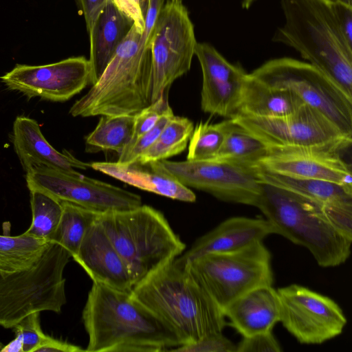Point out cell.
<instances>
[{
	"instance_id": "cell-1",
	"label": "cell",
	"mask_w": 352,
	"mask_h": 352,
	"mask_svg": "<svg viewBox=\"0 0 352 352\" xmlns=\"http://www.w3.org/2000/svg\"><path fill=\"white\" fill-rule=\"evenodd\" d=\"M82 318L85 351L159 352L182 343L175 333L131 293L93 283Z\"/></svg>"
},
{
	"instance_id": "cell-2",
	"label": "cell",
	"mask_w": 352,
	"mask_h": 352,
	"mask_svg": "<svg viewBox=\"0 0 352 352\" xmlns=\"http://www.w3.org/2000/svg\"><path fill=\"white\" fill-rule=\"evenodd\" d=\"M131 294L175 333L181 346L222 332L228 324L223 309L174 261L135 285Z\"/></svg>"
},
{
	"instance_id": "cell-3",
	"label": "cell",
	"mask_w": 352,
	"mask_h": 352,
	"mask_svg": "<svg viewBox=\"0 0 352 352\" xmlns=\"http://www.w3.org/2000/svg\"><path fill=\"white\" fill-rule=\"evenodd\" d=\"M256 207L276 234L307 248L319 266L337 267L349 258L352 236L342 229L340 212L265 183Z\"/></svg>"
},
{
	"instance_id": "cell-4",
	"label": "cell",
	"mask_w": 352,
	"mask_h": 352,
	"mask_svg": "<svg viewBox=\"0 0 352 352\" xmlns=\"http://www.w3.org/2000/svg\"><path fill=\"white\" fill-rule=\"evenodd\" d=\"M285 23L272 40L294 48L352 98V48L325 0H280Z\"/></svg>"
},
{
	"instance_id": "cell-5",
	"label": "cell",
	"mask_w": 352,
	"mask_h": 352,
	"mask_svg": "<svg viewBox=\"0 0 352 352\" xmlns=\"http://www.w3.org/2000/svg\"><path fill=\"white\" fill-rule=\"evenodd\" d=\"M133 25L99 79L71 107L74 117L135 116L152 103L150 48L140 47Z\"/></svg>"
},
{
	"instance_id": "cell-6",
	"label": "cell",
	"mask_w": 352,
	"mask_h": 352,
	"mask_svg": "<svg viewBox=\"0 0 352 352\" xmlns=\"http://www.w3.org/2000/svg\"><path fill=\"white\" fill-rule=\"evenodd\" d=\"M98 220L125 263L133 287L186 249L164 214L149 206L100 214Z\"/></svg>"
},
{
	"instance_id": "cell-7",
	"label": "cell",
	"mask_w": 352,
	"mask_h": 352,
	"mask_svg": "<svg viewBox=\"0 0 352 352\" xmlns=\"http://www.w3.org/2000/svg\"><path fill=\"white\" fill-rule=\"evenodd\" d=\"M70 258L64 248L52 242L30 269L0 270V325L12 328L33 312L60 313L67 302L63 272Z\"/></svg>"
},
{
	"instance_id": "cell-8",
	"label": "cell",
	"mask_w": 352,
	"mask_h": 352,
	"mask_svg": "<svg viewBox=\"0 0 352 352\" xmlns=\"http://www.w3.org/2000/svg\"><path fill=\"white\" fill-rule=\"evenodd\" d=\"M223 309L261 286L272 285V255L263 241L226 252L199 256L184 267Z\"/></svg>"
},
{
	"instance_id": "cell-9",
	"label": "cell",
	"mask_w": 352,
	"mask_h": 352,
	"mask_svg": "<svg viewBox=\"0 0 352 352\" xmlns=\"http://www.w3.org/2000/svg\"><path fill=\"white\" fill-rule=\"evenodd\" d=\"M267 148H317L340 153L351 144L352 136L343 132L321 111L303 103L280 117L230 118Z\"/></svg>"
},
{
	"instance_id": "cell-10",
	"label": "cell",
	"mask_w": 352,
	"mask_h": 352,
	"mask_svg": "<svg viewBox=\"0 0 352 352\" xmlns=\"http://www.w3.org/2000/svg\"><path fill=\"white\" fill-rule=\"evenodd\" d=\"M250 74L270 87L293 92L352 136V98L310 63L287 57L274 58Z\"/></svg>"
},
{
	"instance_id": "cell-11",
	"label": "cell",
	"mask_w": 352,
	"mask_h": 352,
	"mask_svg": "<svg viewBox=\"0 0 352 352\" xmlns=\"http://www.w3.org/2000/svg\"><path fill=\"white\" fill-rule=\"evenodd\" d=\"M197 42L182 2L164 4L149 42L153 69L152 102L190 69Z\"/></svg>"
},
{
	"instance_id": "cell-12",
	"label": "cell",
	"mask_w": 352,
	"mask_h": 352,
	"mask_svg": "<svg viewBox=\"0 0 352 352\" xmlns=\"http://www.w3.org/2000/svg\"><path fill=\"white\" fill-rule=\"evenodd\" d=\"M25 180L30 191H38L98 214L129 210L142 205L138 195L76 170L36 166L26 172Z\"/></svg>"
},
{
	"instance_id": "cell-13",
	"label": "cell",
	"mask_w": 352,
	"mask_h": 352,
	"mask_svg": "<svg viewBox=\"0 0 352 352\" xmlns=\"http://www.w3.org/2000/svg\"><path fill=\"white\" fill-rule=\"evenodd\" d=\"M277 292L281 305L280 322L299 343L320 344L343 332L347 319L329 297L298 284Z\"/></svg>"
},
{
	"instance_id": "cell-14",
	"label": "cell",
	"mask_w": 352,
	"mask_h": 352,
	"mask_svg": "<svg viewBox=\"0 0 352 352\" xmlns=\"http://www.w3.org/2000/svg\"><path fill=\"white\" fill-rule=\"evenodd\" d=\"M164 167L183 185L206 192L217 199L256 207L261 183L256 165L245 166L221 160H162Z\"/></svg>"
},
{
	"instance_id": "cell-15",
	"label": "cell",
	"mask_w": 352,
	"mask_h": 352,
	"mask_svg": "<svg viewBox=\"0 0 352 352\" xmlns=\"http://www.w3.org/2000/svg\"><path fill=\"white\" fill-rule=\"evenodd\" d=\"M91 68L84 56L69 57L42 65L16 64L0 76L8 89L23 94L29 100L63 102L90 84Z\"/></svg>"
},
{
	"instance_id": "cell-16",
	"label": "cell",
	"mask_w": 352,
	"mask_h": 352,
	"mask_svg": "<svg viewBox=\"0 0 352 352\" xmlns=\"http://www.w3.org/2000/svg\"><path fill=\"white\" fill-rule=\"evenodd\" d=\"M202 71L201 108L228 118L237 111L248 74L228 62L213 46L197 43L195 50Z\"/></svg>"
},
{
	"instance_id": "cell-17",
	"label": "cell",
	"mask_w": 352,
	"mask_h": 352,
	"mask_svg": "<svg viewBox=\"0 0 352 352\" xmlns=\"http://www.w3.org/2000/svg\"><path fill=\"white\" fill-rule=\"evenodd\" d=\"M257 164L271 173L327 181L352 190L351 166L338 152L304 148L270 149Z\"/></svg>"
},
{
	"instance_id": "cell-18",
	"label": "cell",
	"mask_w": 352,
	"mask_h": 352,
	"mask_svg": "<svg viewBox=\"0 0 352 352\" xmlns=\"http://www.w3.org/2000/svg\"><path fill=\"white\" fill-rule=\"evenodd\" d=\"M93 283L131 293L133 285L121 256L97 219L91 226L73 258Z\"/></svg>"
},
{
	"instance_id": "cell-19",
	"label": "cell",
	"mask_w": 352,
	"mask_h": 352,
	"mask_svg": "<svg viewBox=\"0 0 352 352\" xmlns=\"http://www.w3.org/2000/svg\"><path fill=\"white\" fill-rule=\"evenodd\" d=\"M272 234H276V230L265 218L230 217L198 238L174 263L184 267L202 255L239 250L252 243L263 241Z\"/></svg>"
},
{
	"instance_id": "cell-20",
	"label": "cell",
	"mask_w": 352,
	"mask_h": 352,
	"mask_svg": "<svg viewBox=\"0 0 352 352\" xmlns=\"http://www.w3.org/2000/svg\"><path fill=\"white\" fill-rule=\"evenodd\" d=\"M91 167L99 172L143 190L184 202H195L196 196L181 184L164 166L162 161L135 160L122 164L118 162H95Z\"/></svg>"
},
{
	"instance_id": "cell-21",
	"label": "cell",
	"mask_w": 352,
	"mask_h": 352,
	"mask_svg": "<svg viewBox=\"0 0 352 352\" xmlns=\"http://www.w3.org/2000/svg\"><path fill=\"white\" fill-rule=\"evenodd\" d=\"M23 170L26 173L36 166H45L72 171L91 167L68 151L56 150L45 139L37 121L25 116H17L10 139Z\"/></svg>"
},
{
	"instance_id": "cell-22",
	"label": "cell",
	"mask_w": 352,
	"mask_h": 352,
	"mask_svg": "<svg viewBox=\"0 0 352 352\" xmlns=\"http://www.w3.org/2000/svg\"><path fill=\"white\" fill-rule=\"evenodd\" d=\"M223 313L228 324L243 337L272 331L281 314L277 289L272 285L254 288L232 302Z\"/></svg>"
},
{
	"instance_id": "cell-23",
	"label": "cell",
	"mask_w": 352,
	"mask_h": 352,
	"mask_svg": "<svg viewBox=\"0 0 352 352\" xmlns=\"http://www.w3.org/2000/svg\"><path fill=\"white\" fill-rule=\"evenodd\" d=\"M133 25L132 21L124 15L111 0H107L88 32L91 85L99 79Z\"/></svg>"
},
{
	"instance_id": "cell-24",
	"label": "cell",
	"mask_w": 352,
	"mask_h": 352,
	"mask_svg": "<svg viewBox=\"0 0 352 352\" xmlns=\"http://www.w3.org/2000/svg\"><path fill=\"white\" fill-rule=\"evenodd\" d=\"M256 175L261 183L292 192L329 210L352 212V190L336 183L287 177L265 170L258 164Z\"/></svg>"
},
{
	"instance_id": "cell-25",
	"label": "cell",
	"mask_w": 352,
	"mask_h": 352,
	"mask_svg": "<svg viewBox=\"0 0 352 352\" xmlns=\"http://www.w3.org/2000/svg\"><path fill=\"white\" fill-rule=\"evenodd\" d=\"M303 103L293 92L270 87L248 74L235 115L280 117L293 112Z\"/></svg>"
},
{
	"instance_id": "cell-26",
	"label": "cell",
	"mask_w": 352,
	"mask_h": 352,
	"mask_svg": "<svg viewBox=\"0 0 352 352\" xmlns=\"http://www.w3.org/2000/svg\"><path fill=\"white\" fill-rule=\"evenodd\" d=\"M223 131L221 146L214 160L254 166L267 153V147L231 118L219 122Z\"/></svg>"
},
{
	"instance_id": "cell-27",
	"label": "cell",
	"mask_w": 352,
	"mask_h": 352,
	"mask_svg": "<svg viewBox=\"0 0 352 352\" xmlns=\"http://www.w3.org/2000/svg\"><path fill=\"white\" fill-rule=\"evenodd\" d=\"M51 243L25 233L19 236L0 235V270L21 272L30 269Z\"/></svg>"
},
{
	"instance_id": "cell-28",
	"label": "cell",
	"mask_w": 352,
	"mask_h": 352,
	"mask_svg": "<svg viewBox=\"0 0 352 352\" xmlns=\"http://www.w3.org/2000/svg\"><path fill=\"white\" fill-rule=\"evenodd\" d=\"M61 217L52 242L64 248L73 258L85 235L100 214L66 201H60Z\"/></svg>"
},
{
	"instance_id": "cell-29",
	"label": "cell",
	"mask_w": 352,
	"mask_h": 352,
	"mask_svg": "<svg viewBox=\"0 0 352 352\" xmlns=\"http://www.w3.org/2000/svg\"><path fill=\"white\" fill-rule=\"evenodd\" d=\"M134 116H102L85 138L87 148L114 151L119 155L131 141Z\"/></svg>"
},
{
	"instance_id": "cell-30",
	"label": "cell",
	"mask_w": 352,
	"mask_h": 352,
	"mask_svg": "<svg viewBox=\"0 0 352 352\" xmlns=\"http://www.w3.org/2000/svg\"><path fill=\"white\" fill-rule=\"evenodd\" d=\"M194 129L187 118L173 116L154 142L138 159L141 162L162 161L183 152Z\"/></svg>"
},
{
	"instance_id": "cell-31",
	"label": "cell",
	"mask_w": 352,
	"mask_h": 352,
	"mask_svg": "<svg viewBox=\"0 0 352 352\" xmlns=\"http://www.w3.org/2000/svg\"><path fill=\"white\" fill-rule=\"evenodd\" d=\"M32 222L24 232L52 242L59 223L63 207L57 199L38 191H30Z\"/></svg>"
},
{
	"instance_id": "cell-32",
	"label": "cell",
	"mask_w": 352,
	"mask_h": 352,
	"mask_svg": "<svg viewBox=\"0 0 352 352\" xmlns=\"http://www.w3.org/2000/svg\"><path fill=\"white\" fill-rule=\"evenodd\" d=\"M223 139L219 123L201 122L194 127L190 138L187 160H212L217 157Z\"/></svg>"
},
{
	"instance_id": "cell-33",
	"label": "cell",
	"mask_w": 352,
	"mask_h": 352,
	"mask_svg": "<svg viewBox=\"0 0 352 352\" xmlns=\"http://www.w3.org/2000/svg\"><path fill=\"white\" fill-rule=\"evenodd\" d=\"M173 116H174L173 112L169 106L153 129L140 135L135 141L129 143L125 147L119 154L117 162L125 164L138 160L139 157L154 143Z\"/></svg>"
},
{
	"instance_id": "cell-34",
	"label": "cell",
	"mask_w": 352,
	"mask_h": 352,
	"mask_svg": "<svg viewBox=\"0 0 352 352\" xmlns=\"http://www.w3.org/2000/svg\"><path fill=\"white\" fill-rule=\"evenodd\" d=\"M169 107L164 94L134 116L132 142L153 129Z\"/></svg>"
},
{
	"instance_id": "cell-35",
	"label": "cell",
	"mask_w": 352,
	"mask_h": 352,
	"mask_svg": "<svg viewBox=\"0 0 352 352\" xmlns=\"http://www.w3.org/2000/svg\"><path fill=\"white\" fill-rule=\"evenodd\" d=\"M39 314L36 311L28 314L14 327L15 332L21 336L23 352H35L47 336L41 328Z\"/></svg>"
},
{
	"instance_id": "cell-36",
	"label": "cell",
	"mask_w": 352,
	"mask_h": 352,
	"mask_svg": "<svg viewBox=\"0 0 352 352\" xmlns=\"http://www.w3.org/2000/svg\"><path fill=\"white\" fill-rule=\"evenodd\" d=\"M172 351L236 352V345L224 336L222 332H215L204 336L195 343L179 346Z\"/></svg>"
},
{
	"instance_id": "cell-37",
	"label": "cell",
	"mask_w": 352,
	"mask_h": 352,
	"mask_svg": "<svg viewBox=\"0 0 352 352\" xmlns=\"http://www.w3.org/2000/svg\"><path fill=\"white\" fill-rule=\"evenodd\" d=\"M281 346L272 331L243 337L236 345V352H280Z\"/></svg>"
},
{
	"instance_id": "cell-38",
	"label": "cell",
	"mask_w": 352,
	"mask_h": 352,
	"mask_svg": "<svg viewBox=\"0 0 352 352\" xmlns=\"http://www.w3.org/2000/svg\"><path fill=\"white\" fill-rule=\"evenodd\" d=\"M330 3L336 28L347 46L352 48V5Z\"/></svg>"
},
{
	"instance_id": "cell-39",
	"label": "cell",
	"mask_w": 352,
	"mask_h": 352,
	"mask_svg": "<svg viewBox=\"0 0 352 352\" xmlns=\"http://www.w3.org/2000/svg\"><path fill=\"white\" fill-rule=\"evenodd\" d=\"M116 7L132 21L136 30L142 34L144 29V15L140 0H111Z\"/></svg>"
},
{
	"instance_id": "cell-40",
	"label": "cell",
	"mask_w": 352,
	"mask_h": 352,
	"mask_svg": "<svg viewBox=\"0 0 352 352\" xmlns=\"http://www.w3.org/2000/svg\"><path fill=\"white\" fill-rule=\"evenodd\" d=\"M83 14L87 32L90 31L107 0H77Z\"/></svg>"
},
{
	"instance_id": "cell-41",
	"label": "cell",
	"mask_w": 352,
	"mask_h": 352,
	"mask_svg": "<svg viewBox=\"0 0 352 352\" xmlns=\"http://www.w3.org/2000/svg\"><path fill=\"white\" fill-rule=\"evenodd\" d=\"M80 346L47 336L35 352H82Z\"/></svg>"
},
{
	"instance_id": "cell-42",
	"label": "cell",
	"mask_w": 352,
	"mask_h": 352,
	"mask_svg": "<svg viewBox=\"0 0 352 352\" xmlns=\"http://www.w3.org/2000/svg\"><path fill=\"white\" fill-rule=\"evenodd\" d=\"M16 333V338L8 344L3 346L0 349V351L5 352H23L22 346L23 341L21 335L19 333Z\"/></svg>"
},
{
	"instance_id": "cell-43",
	"label": "cell",
	"mask_w": 352,
	"mask_h": 352,
	"mask_svg": "<svg viewBox=\"0 0 352 352\" xmlns=\"http://www.w3.org/2000/svg\"><path fill=\"white\" fill-rule=\"evenodd\" d=\"M256 0H242L241 6L243 8L245 9H249L252 4Z\"/></svg>"
},
{
	"instance_id": "cell-44",
	"label": "cell",
	"mask_w": 352,
	"mask_h": 352,
	"mask_svg": "<svg viewBox=\"0 0 352 352\" xmlns=\"http://www.w3.org/2000/svg\"><path fill=\"white\" fill-rule=\"evenodd\" d=\"M329 3H343L345 4L352 5V0H325Z\"/></svg>"
},
{
	"instance_id": "cell-45",
	"label": "cell",
	"mask_w": 352,
	"mask_h": 352,
	"mask_svg": "<svg viewBox=\"0 0 352 352\" xmlns=\"http://www.w3.org/2000/svg\"><path fill=\"white\" fill-rule=\"evenodd\" d=\"M140 5L144 13V15H145L146 7H147V1L148 0H140Z\"/></svg>"
},
{
	"instance_id": "cell-46",
	"label": "cell",
	"mask_w": 352,
	"mask_h": 352,
	"mask_svg": "<svg viewBox=\"0 0 352 352\" xmlns=\"http://www.w3.org/2000/svg\"><path fill=\"white\" fill-rule=\"evenodd\" d=\"M175 2H182V0H170Z\"/></svg>"
}]
</instances>
